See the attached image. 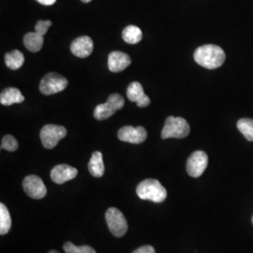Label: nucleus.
Here are the masks:
<instances>
[{"label":"nucleus","mask_w":253,"mask_h":253,"mask_svg":"<svg viewBox=\"0 0 253 253\" xmlns=\"http://www.w3.org/2000/svg\"><path fill=\"white\" fill-rule=\"evenodd\" d=\"M225 57L224 51L215 44L200 46L194 52L195 62L208 70H215L221 67L225 61Z\"/></svg>","instance_id":"nucleus-1"},{"label":"nucleus","mask_w":253,"mask_h":253,"mask_svg":"<svg viewBox=\"0 0 253 253\" xmlns=\"http://www.w3.org/2000/svg\"><path fill=\"white\" fill-rule=\"evenodd\" d=\"M136 193L140 199L151 201L154 203H163L167 197V191L157 179L142 181L136 189Z\"/></svg>","instance_id":"nucleus-2"},{"label":"nucleus","mask_w":253,"mask_h":253,"mask_svg":"<svg viewBox=\"0 0 253 253\" xmlns=\"http://www.w3.org/2000/svg\"><path fill=\"white\" fill-rule=\"evenodd\" d=\"M190 131V125L186 119L170 116L165 121V125L162 130V138L164 140L169 138L182 139L189 135Z\"/></svg>","instance_id":"nucleus-3"},{"label":"nucleus","mask_w":253,"mask_h":253,"mask_svg":"<svg viewBox=\"0 0 253 253\" xmlns=\"http://www.w3.org/2000/svg\"><path fill=\"white\" fill-rule=\"evenodd\" d=\"M125 101L121 95L118 93L111 94L105 103L98 105L94 110V118L97 120H105L111 118L117 111L123 108Z\"/></svg>","instance_id":"nucleus-4"},{"label":"nucleus","mask_w":253,"mask_h":253,"mask_svg":"<svg viewBox=\"0 0 253 253\" xmlns=\"http://www.w3.org/2000/svg\"><path fill=\"white\" fill-rule=\"evenodd\" d=\"M106 222L110 232L117 236L122 237L126 235L127 231V222L123 213L116 208H109L105 214Z\"/></svg>","instance_id":"nucleus-5"},{"label":"nucleus","mask_w":253,"mask_h":253,"mask_svg":"<svg viewBox=\"0 0 253 253\" xmlns=\"http://www.w3.org/2000/svg\"><path fill=\"white\" fill-rule=\"evenodd\" d=\"M69 82L58 73H51L46 74L40 84V91L42 94L49 96L63 91L68 86Z\"/></svg>","instance_id":"nucleus-6"},{"label":"nucleus","mask_w":253,"mask_h":253,"mask_svg":"<svg viewBox=\"0 0 253 253\" xmlns=\"http://www.w3.org/2000/svg\"><path fill=\"white\" fill-rule=\"evenodd\" d=\"M67 135V129L62 126L48 124L41 130V140L47 149H53L61 139Z\"/></svg>","instance_id":"nucleus-7"},{"label":"nucleus","mask_w":253,"mask_h":253,"mask_svg":"<svg viewBox=\"0 0 253 253\" xmlns=\"http://www.w3.org/2000/svg\"><path fill=\"white\" fill-rule=\"evenodd\" d=\"M208 165V154L204 151H195L191 154L187 162V172L191 177H200Z\"/></svg>","instance_id":"nucleus-8"},{"label":"nucleus","mask_w":253,"mask_h":253,"mask_svg":"<svg viewBox=\"0 0 253 253\" xmlns=\"http://www.w3.org/2000/svg\"><path fill=\"white\" fill-rule=\"evenodd\" d=\"M25 192L32 199H42L47 194V189L43 181L38 175H28L23 181Z\"/></svg>","instance_id":"nucleus-9"},{"label":"nucleus","mask_w":253,"mask_h":253,"mask_svg":"<svg viewBox=\"0 0 253 253\" xmlns=\"http://www.w3.org/2000/svg\"><path fill=\"white\" fill-rule=\"evenodd\" d=\"M118 139L130 144H142L147 138V132L144 126H125L118 130Z\"/></svg>","instance_id":"nucleus-10"},{"label":"nucleus","mask_w":253,"mask_h":253,"mask_svg":"<svg viewBox=\"0 0 253 253\" xmlns=\"http://www.w3.org/2000/svg\"><path fill=\"white\" fill-rule=\"evenodd\" d=\"M126 97L140 108H145L150 104V99L145 95L142 84L138 82H133L127 86Z\"/></svg>","instance_id":"nucleus-11"},{"label":"nucleus","mask_w":253,"mask_h":253,"mask_svg":"<svg viewBox=\"0 0 253 253\" xmlns=\"http://www.w3.org/2000/svg\"><path fill=\"white\" fill-rule=\"evenodd\" d=\"M78 171L76 168L67 164H59L54 166L51 171V179L54 183L61 185L67 181L72 180L76 177Z\"/></svg>","instance_id":"nucleus-12"},{"label":"nucleus","mask_w":253,"mask_h":253,"mask_svg":"<svg viewBox=\"0 0 253 253\" xmlns=\"http://www.w3.org/2000/svg\"><path fill=\"white\" fill-rule=\"evenodd\" d=\"M94 49L93 41L90 37L82 36L75 39L71 44V51L75 56L84 58L89 56Z\"/></svg>","instance_id":"nucleus-13"},{"label":"nucleus","mask_w":253,"mask_h":253,"mask_svg":"<svg viewBox=\"0 0 253 253\" xmlns=\"http://www.w3.org/2000/svg\"><path fill=\"white\" fill-rule=\"evenodd\" d=\"M131 63L128 54L123 52L114 51L108 56V68L112 73L123 72Z\"/></svg>","instance_id":"nucleus-14"},{"label":"nucleus","mask_w":253,"mask_h":253,"mask_svg":"<svg viewBox=\"0 0 253 253\" xmlns=\"http://www.w3.org/2000/svg\"><path fill=\"white\" fill-rule=\"evenodd\" d=\"M25 100V97L21 91L15 87H8L1 92L0 103L4 106H9L15 103H22Z\"/></svg>","instance_id":"nucleus-15"},{"label":"nucleus","mask_w":253,"mask_h":253,"mask_svg":"<svg viewBox=\"0 0 253 253\" xmlns=\"http://www.w3.org/2000/svg\"><path fill=\"white\" fill-rule=\"evenodd\" d=\"M88 170L91 174L95 177H101L104 174L105 168L102 160V154L100 151H95L92 154V157L88 163Z\"/></svg>","instance_id":"nucleus-16"},{"label":"nucleus","mask_w":253,"mask_h":253,"mask_svg":"<svg viewBox=\"0 0 253 253\" xmlns=\"http://www.w3.org/2000/svg\"><path fill=\"white\" fill-rule=\"evenodd\" d=\"M43 36L38 34L37 32H29L24 37V44L30 52L37 53L43 45Z\"/></svg>","instance_id":"nucleus-17"},{"label":"nucleus","mask_w":253,"mask_h":253,"mask_svg":"<svg viewBox=\"0 0 253 253\" xmlns=\"http://www.w3.org/2000/svg\"><path fill=\"white\" fill-rule=\"evenodd\" d=\"M5 63L10 70L16 71L23 66V64L25 63V56L21 51L14 50L10 53L5 54Z\"/></svg>","instance_id":"nucleus-18"},{"label":"nucleus","mask_w":253,"mask_h":253,"mask_svg":"<svg viewBox=\"0 0 253 253\" xmlns=\"http://www.w3.org/2000/svg\"><path fill=\"white\" fill-rule=\"evenodd\" d=\"M122 38L124 42L128 44H136L143 39L142 30L136 26H127L122 32Z\"/></svg>","instance_id":"nucleus-19"},{"label":"nucleus","mask_w":253,"mask_h":253,"mask_svg":"<svg viewBox=\"0 0 253 253\" xmlns=\"http://www.w3.org/2000/svg\"><path fill=\"white\" fill-rule=\"evenodd\" d=\"M11 227V217L9 210L4 204H0V234L6 235Z\"/></svg>","instance_id":"nucleus-20"},{"label":"nucleus","mask_w":253,"mask_h":253,"mask_svg":"<svg viewBox=\"0 0 253 253\" xmlns=\"http://www.w3.org/2000/svg\"><path fill=\"white\" fill-rule=\"evenodd\" d=\"M236 126L248 141L253 142V119L241 118L238 120Z\"/></svg>","instance_id":"nucleus-21"},{"label":"nucleus","mask_w":253,"mask_h":253,"mask_svg":"<svg viewBox=\"0 0 253 253\" xmlns=\"http://www.w3.org/2000/svg\"><path fill=\"white\" fill-rule=\"evenodd\" d=\"M64 251L66 253H97L96 251L87 245L84 246H76L72 242H67L63 246Z\"/></svg>","instance_id":"nucleus-22"},{"label":"nucleus","mask_w":253,"mask_h":253,"mask_svg":"<svg viewBox=\"0 0 253 253\" xmlns=\"http://www.w3.org/2000/svg\"><path fill=\"white\" fill-rule=\"evenodd\" d=\"M18 148V143L16 139L11 135H5L1 141V149H5L7 151H16Z\"/></svg>","instance_id":"nucleus-23"},{"label":"nucleus","mask_w":253,"mask_h":253,"mask_svg":"<svg viewBox=\"0 0 253 253\" xmlns=\"http://www.w3.org/2000/svg\"><path fill=\"white\" fill-rule=\"evenodd\" d=\"M52 26V22L49 21V20H41L39 21L35 26V32H37L38 34L42 35V36H44L49 27Z\"/></svg>","instance_id":"nucleus-24"},{"label":"nucleus","mask_w":253,"mask_h":253,"mask_svg":"<svg viewBox=\"0 0 253 253\" xmlns=\"http://www.w3.org/2000/svg\"><path fill=\"white\" fill-rule=\"evenodd\" d=\"M132 253H156V251L152 246L145 245V246H142L141 248L137 249Z\"/></svg>","instance_id":"nucleus-25"},{"label":"nucleus","mask_w":253,"mask_h":253,"mask_svg":"<svg viewBox=\"0 0 253 253\" xmlns=\"http://www.w3.org/2000/svg\"><path fill=\"white\" fill-rule=\"evenodd\" d=\"M40 4L44 6H52L56 2V0H36Z\"/></svg>","instance_id":"nucleus-26"},{"label":"nucleus","mask_w":253,"mask_h":253,"mask_svg":"<svg viewBox=\"0 0 253 253\" xmlns=\"http://www.w3.org/2000/svg\"><path fill=\"white\" fill-rule=\"evenodd\" d=\"M81 1L82 2H84V3H89L92 0H81Z\"/></svg>","instance_id":"nucleus-27"},{"label":"nucleus","mask_w":253,"mask_h":253,"mask_svg":"<svg viewBox=\"0 0 253 253\" xmlns=\"http://www.w3.org/2000/svg\"><path fill=\"white\" fill-rule=\"evenodd\" d=\"M58 253V252H57V251H54V250H53V251H50V252H49V253Z\"/></svg>","instance_id":"nucleus-28"},{"label":"nucleus","mask_w":253,"mask_h":253,"mask_svg":"<svg viewBox=\"0 0 253 253\" xmlns=\"http://www.w3.org/2000/svg\"><path fill=\"white\" fill-rule=\"evenodd\" d=\"M252 220H253V218H252Z\"/></svg>","instance_id":"nucleus-29"}]
</instances>
